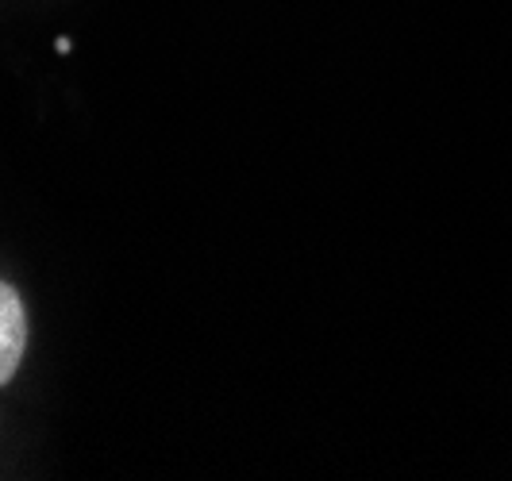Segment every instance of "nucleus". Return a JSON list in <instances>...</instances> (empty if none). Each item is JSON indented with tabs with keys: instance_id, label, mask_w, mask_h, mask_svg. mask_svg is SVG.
I'll return each mask as SVG.
<instances>
[{
	"instance_id": "nucleus-1",
	"label": "nucleus",
	"mask_w": 512,
	"mask_h": 481,
	"mask_svg": "<svg viewBox=\"0 0 512 481\" xmlns=\"http://www.w3.org/2000/svg\"><path fill=\"white\" fill-rule=\"evenodd\" d=\"M27 351V312L20 293L0 281V389L16 378Z\"/></svg>"
}]
</instances>
